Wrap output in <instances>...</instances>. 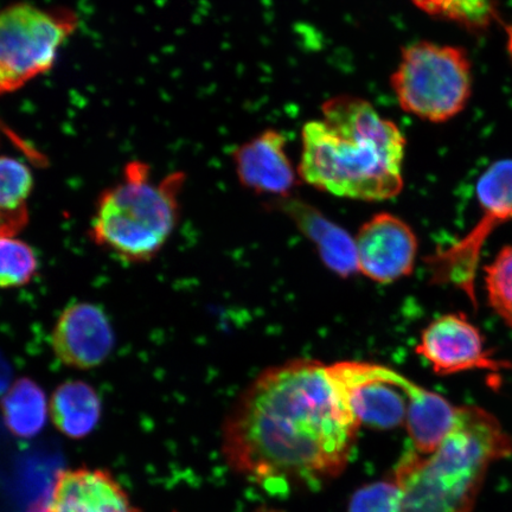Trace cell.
<instances>
[{"instance_id": "8", "label": "cell", "mask_w": 512, "mask_h": 512, "mask_svg": "<svg viewBox=\"0 0 512 512\" xmlns=\"http://www.w3.org/2000/svg\"><path fill=\"white\" fill-rule=\"evenodd\" d=\"M332 386L360 426L393 430L406 424L414 381L381 364L342 361L326 366Z\"/></svg>"}, {"instance_id": "22", "label": "cell", "mask_w": 512, "mask_h": 512, "mask_svg": "<svg viewBox=\"0 0 512 512\" xmlns=\"http://www.w3.org/2000/svg\"><path fill=\"white\" fill-rule=\"evenodd\" d=\"M402 491L395 479L362 486L352 496L349 512H401Z\"/></svg>"}, {"instance_id": "2", "label": "cell", "mask_w": 512, "mask_h": 512, "mask_svg": "<svg viewBox=\"0 0 512 512\" xmlns=\"http://www.w3.org/2000/svg\"><path fill=\"white\" fill-rule=\"evenodd\" d=\"M406 138L369 101L338 95L325 101L322 118L302 132L298 175L338 197L381 202L403 189Z\"/></svg>"}, {"instance_id": "11", "label": "cell", "mask_w": 512, "mask_h": 512, "mask_svg": "<svg viewBox=\"0 0 512 512\" xmlns=\"http://www.w3.org/2000/svg\"><path fill=\"white\" fill-rule=\"evenodd\" d=\"M114 331L100 306L79 302L66 307L51 334L54 354L66 366L89 370L112 354Z\"/></svg>"}, {"instance_id": "21", "label": "cell", "mask_w": 512, "mask_h": 512, "mask_svg": "<svg viewBox=\"0 0 512 512\" xmlns=\"http://www.w3.org/2000/svg\"><path fill=\"white\" fill-rule=\"evenodd\" d=\"M485 287L491 309L512 329V245L485 266Z\"/></svg>"}, {"instance_id": "6", "label": "cell", "mask_w": 512, "mask_h": 512, "mask_svg": "<svg viewBox=\"0 0 512 512\" xmlns=\"http://www.w3.org/2000/svg\"><path fill=\"white\" fill-rule=\"evenodd\" d=\"M68 8L14 3L0 11V98L53 69L57 55L79 27Z\"/></svg>"}, {"instance_id": "19", "label": "cell", "mask_w": 512, "mask_h": 512, "mask_svg": "<svg viewBox=\"0 0 512 512\" xmlns=\"http://www.w3.org/2000/svg\"><path fill=\"white\" fill-rule=\"evenodd\" d=\"M427 15L446 19L466 29L490 27L496 18L494 0H413Z\"/></svg>"}, {"instance_id": "24", "label": "cell", "mask_w": 512, "mask_h": 512, "mask_svg": "<svg viewBox=\"0 0 512 512\" xmlns=\"http://www.w3.org/2000/svg\"><path fill=\"white\" fill-rule=\"evenodd\" d=\"M258 512H279V511H275V510H271V509H264V510H261Z\"/></svg>"}, {"instance_id": "16", "label": "cell", "mask_w": 512, "mask_h": 512, "mask_svg": "<svg viewBox=\"0 0 512 512\" xmlns=\"http://www.w3.org/2000/svg\"><path fill=\"white\" fill-rule=\"evenodd\" d=\"M51 421L70 439H83L98 426L102 414L100 396L83 381H66L51 395L49 403Z\"/></svg>"}, {"instance_id": "15", "label": "cell", "mask_w": 512, "mask_h": 512, "mask_svg": "<svg viewBox=\"0 0 512 512\" xmlns=\"http://www.w3.org/2000/svg\"><path fill=\"white\" fill-rule=\"evenodd\" d=\"M458 408L444 396L414 382L409 390L406 418L413 450L425 456L437 450L456 425Z\"/></svg>"}, {"instance_id": "1", "label": "cell", "mask_w": 512, "mask_h": 512, "mask_svg": "<svg viewBox=\"0 0 512 512\" xmlns=\"http://www.w3.org/2000/svg\"><path fill=\"white\" fill-rule=\"evenodd\" d=\"M360 428L322 362L267 369L240 396L223 427V454L271 494L315 490L341 475Z\"/></svg>"}, {"instance_id": "14", "label": "cell", "mask_w": 512, "mask_h": 512, "mask_svg": "<svg viewBox=\"0 0 512 512\" xmlns=\"http://www.w3.org/2000/svg\"><path fill=\"white\" fill-rule=\"evenodd\" d=\"M280 207L297 223L307 238L315 243L325 266L343 277L358 271L355 239L343 228L302 201L281 198Z\"/></svg>"}, {"instance_id": "20", "label": "cell", "mask_w": 512, "mask_h": 512, "mask_svg": "<svg viewBox=\"0 0 512 512\" xmlns=\"http://www.w3.org/2000/svg\"><path fill=\"white\" fill-rule=\"evenodd\" d=\"M37 271V255L27 242L0 235V288L28 285Z\"/></svg>"}, {"instance_id": "23", "label": "cell", "mask_w": 512, "mask_h": 512, "mask_svg": "<svg viewBox=\"0 0 512 512\" xmlns=\"http://www.w3.org/2000/svg\"><path fill=\"white\" fill-rule=\"evenodd\" d=\"M11 381V368L8 361L0 354V396L8 392Z\"/></svg>"}, {"instance_id": "25", "label": "cell", "mask_w": 512, "mask_h": 512, "mask_svg": "<svg viewBox=\"0 0 512 512\" xmlns=\"http://www.w3.org/2000/svg\"><path fill=\"white\" fill-rule=\"evenodd\" d=\"M0 235H3L2 222H0Z\"/></svg>"}, {"instance_id": "3", "label": "cell", "mask_w": 512, "mask_h": 512, "mask_svg": "<svg viewBox=\"0 0 512 512\" xmlns=\"http://www.w3.org/2000/svg\"><path fill=\"white\" fill-rule=\"evenodd\" d=\"M512 453V439L494 414L458 409L453 430L431 454H403L394 473L401 512H471L490 466Z\"/></svg>"}, {"instance_id": "13", "label": "cell", "mask_w": 512, "mask_h": 512, "mask_svg": "<svg viewBox=\"0 0 512 512\" xmlns=\"http://www.w3.org/2000/svg\"><path fill=\"white\" fill-rule=\"evenodd\" d=\"M43 512H143L110 471L78 467L56 477Z\"/></svg>"}, {"instance_id": "5", "label": "cell", "mask_w": 512, "mask_h": 512, "mask_svg": "<svg viewBox=\"0 0 512 512\" xmlns=\"http://www.w3.org/2000/svg\"><path fill=\"white\" fill-rule=\"evenodd\" d=\"M390 85L403 111L430 123H445L469 104L472 63L463 48L415 42L402 49Z\"/></svg>"}, {"instance_id": "9", "label": "cell", "mask_w": 512, "mask_h": 512, "mask_svg": "<svg viewBox=\"0 0 512 512\" xmlns=\"http://www.w3.org/2000/svg\"><path fill=\"white\" fill-rule=\"evenodd\" d=\"M415 350L441 376L471 370H512V362L499 360L486 348L482 332L464 313H448L434 319L422 331Z\"/></svg>"}, {"instance_id": "7", "label": "cell", "mask_w": 512, "mask_h": 512, "mask_svg": "<svg viewBox=\"0 0 512 512\" xmlns=\"http://www.w3.org/2000/svg\"><path fill=\"white\" fill-rule=\"evenodd\" d=\"M480 216L469 233L447 248H439L427 259L431 281L452 285L478 306L476 278L480 256L489 236L512 221V159L491 164L477 183Z\"/></svg>"}, {"instance_id": "4", "label": "cell", "mask_w": 512, "mask_h": 512, "mask_svg": "<svg viewBox=\"0 0 512 512\" xmlns=\"http://www.w3.org/2000/svg\"><path fill=\"white\" fill-rule=\"evenodd\" d=\"M185 181L182 171L155 181L149 164L132 160L120 182L98 197L89 236L121 261L155 259L177 227Z\"/></svg>"}, {"instance_id": "10", "label": "cell", "mask_w": 512, "mask_h": 512, "mask_svg": "<svg viewBox=\"0 0 512 512\" xmlns=\"http://www.w3.org/2000/svg\"><path fill=\"white\" fill-rule=\"evenodd\" d=\"M358 271L380 284L408 277L418 255L413 229L393 214H377L355 238Z\"/></svg>"}, {"instance_id": "17", "label": "cell", "mask_w": 512, "mask_h": 512, "mask_svg": "<svg viewBox=\"0 0 512 512\" xmlns=\"http://www.w3.org/2000/svg\"><path fill=\"white\" fill-rule=\"evenodd\" d=\"M3 421L17 438L37 437L47 424L49 405L40 384L23 377L3 395L0 403Z\"/></svg>"}, {"instance_id": "18", "label": "cell", "mask_w": 512, "mask_h": 512, "mask_svg": "<svg viewBox=\"0 0 512 512\" xmlns=\"http://www.w3.org/2000/svg\"><path fill=\"white\" fill-rule=\"evenodd\" d=\"M34 189L30 166L15 156L0 155V222L3 235L16 236L29 222Z\"/></svg>"}, {"instance_id": "12", "label": "cell", "mask_w": 512, "mask_h": 512, "mask_svg": "<svg viewBox=\"0 0 512 512\" xmlns=\"http://www.w3.org/2000/svg\"><path fill=\"white\" fill-rule=\"evenodd\" d=\"M287 139L278 130H266L233 152L240 183L256 194L288 197L297 183V172L287 153Z\"/></svg>"}]
</instances>
